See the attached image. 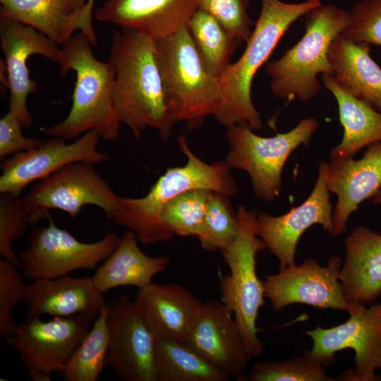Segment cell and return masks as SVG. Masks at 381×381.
Returning <instances> with one entry per match:
<instances>
[{
    "label": "cell",
    "instance_id": "e0dca14e",
    "mask_svg": "<svg viewBox=\"0 0 381 381\" xmlns=\"http://www.w3.org/2000/svg\"><path fill=\"white\" fill-rule=\"evenodd\" d=\"M0 46L9 79L8 109L17 114L23 128L31 127L33 118L27 99L39 90L37 83L30 77L28 59L37 54L59 64L61 48L36 29L5 18H0Z\"/></svg>",
    "mask_w": 381,
    "mask_h": 381
},
{
    "label": "cell",
    "instance_id": "30bf717a",
    "mask_svg": "<svg viewBox=\"0 0 381 381\" xmlns=\"http://www.w3.org/2000/svg\"><path fill=\"white\" fill-rule=\"evenodd\" d=\"M49 225L34 229L28 246L19 252L21 270L28 280L57 278L81 269H95L117 247L121 238L107 233L95 242L84 243L56 226L50 215Z\"/></svg>",
    "mask_w": 381,
    "mask_h": 381
},
{
    "label": "cell",
    "instance_id": "6da1fadb",
    "mask_svg": "<svg viewBox=\"0 0 381 381\" xmlns=\"http://www.w3.org/2000/svg\"><path fill=\"white\" fill-rule=\"evenodd\" d=\"M108 61L114 70L113 97L121 123L138 140L150 127L168 140L173 123L156 60L155 40L130 29L115 30Z\"/></svg>",
    "mask_w": 381,
    "mask_h": 381
},
{
    "label": "cell",
    "instance_id": "484cf974",
    "mask_svg": "<svg viewBox=\"0 0 381 381\" xmlns=\"http://www.w3.org/2000/svg\"><path fill=\"white\" fill-rule=\"evenodd\" d=\"M138 241L133 231H126L114 252L91 277L103 294L123 286L142 288L168 268L169 257L148 256L141 250Z\"/></svg>",
    "mask_w": 381,
    "mask_h": 381
},
{
    "label": "cell",
    "instance_id": "ba28073f",
    "mask_svg": "<svg viewBox=\"0 0 381 381\" xmlns=\"http://www.w3.org/2000/svg\"><path fill=\"white\" fill-rule=\"evenodd\" d=\"M318 122L313 117L302 119L288 132L262 137L245 125L227 128L229 150L226 163L230 169L243 170L250 177L255 195L272 202L280 195L282 171L291 154L299 146H308Z\"/></svg>",
    "mask_w": 381,
    "mask_h": 381
},
{
    "label": "cell",
    "instance_id": "8d00e7d4",
    "mask_svg": "<svg viewBox=\"0 0 381 381\" xmlns=\"http://www.w3.org/2000/svg\"><path fill=\"white\" fill-rule=\"evenodd\" d=\"M349 13L341 35L355 42L381 47V0H362Z\"/></svg>",
    "mask_w": 381,
    "mask_h": 381
},
{
    "label": "cell",
    "instance_id": "ab89813d",
    "mask_svg": "<svg viewBox=\"0 0 381 381\" xmlns=\"http://www.w3.org/2000/svg\"><path fill=\"white\" fill-rule=\"evenodd\" d=\"M30 379L33 381H50L51 375L38 370H30L27 371Z\"/></svg>",
    "mask_w": 381,
    "mask_h": 381
},
{
    "label": "cell",
    "instance_id": "9a60e30c",
    "mask_svg": "<svg viewBox=\"0 0 381 381\" xmlns=\"http://www.w3.org/2000/svg\"><path fill=\"white\" fill-rule=\"evenodd\" d=\"M100 136L95 131L81 135L71 143L54 137L33 149L4 159L0 166V193L20 196L31 183L40 181L63 167L83 162L93 164L109 159L97 150Z\"/></svg>",
    "mask_w": 381,
    "mask_h": 381
},
{
    "label": "cell",
    "instance_id": "d6a6232c",
    "mask_svg": "<svg viewBox=\"0 0 381 381\" xmlns=\"http://www.w3.org/2000/svg\"><path fill=\"white\" fill-rule=\"evenodd\" d=\"M251 381H334L325 374L323 365L306 351L303 356L279 361H257L249 375Z\"/></svg>",
    "mask_w": 381,
    "mask_h": 381
},
{
    "label": "cell",
    "instance_id": "603a6c76",
    "mask_svg": "<svg viewBox=\"0 0 381 381\" xmlns=\"http://www.w3.org/2000/svg\"><path fill=\"white\" fill-rule=\"evenodd\" d=\"M26 318L49 315L68 317L80 313L95 318L106 304L104 294L92 277H73L68 274L32 281L26 286L23 301Z\"/></svg>",
    "mask_w": 381,
    "mask_h": 381
},
{
    "label": "cell",
    "instance_id": "7c38bea8",
    "mask_svg": "<svg viewBox=\"0 0 381 381\" xmlns=\"http://www.w3.org/2000/svg\"><path fill=\"white\" fill-rule=\"evenodd\" d=\"M95 319L84 313L54 317L47 321L41 320L40 316L25 318L16 332L5 340L18 353L26 372L61 373Z\"/></svg>",
    "mask_w": 381,
    "mask_h": 381
},
{
    "label": "cell",
    "instance_id": "4fadbf2b",
    "mask_svg": "<svg viewBox=\"0 0 381 381\" xmlns=\"http://www.w3.org/2000/svg\"><path fill=\"white\" fill-rule=\"evenodd\" d=\"M341 268L338 256L330 257L325 266L314 258H307L298 266L294 265L266 276L262 281L265 296L276 311L299 303L348 312L350 308L340 282Z\"/></svg>",
    "mask_w": 381,
    "mask_h": 381
},
{
    "label": "cell",
    "instance_id": "ac0fdd59",
    "mask_svg": "<svg viewBox=\"0 0 381 381\" xmlns=\"http://www.w3.org/2000/svg\"><path fill=\"white\" fill-rule=\"evenodd\" d=\"M183 342L231 377H241L250 360L232 312L217 300L203 303Z\"/></svg>",
    "mask_w": 381,
    "mask_h": 381
},
{
    "label": "cell",
    "instance_id": "5b68a950",
    "mask_svg": "<svg viewBox=\"0 0 381 381\" xmlns=\"http://www.w3.org/2000/svg\"><path fill=\"white\" fill-rule=\"evenodd\" d=\"M159 67L170 121L184 122L190 131L214 116L222 104L219 78L204 66L188 27L155 40Z\"/></svg>",
    "mask_w": 381,
    "mask_h": 381
},
{
    "label": "cell",
    "instance_id": "7402d4cb",
    "mask_svg": "<svg viewBox=\"0 0 381 381\" xmlns=\"http://www.w3.org/2000/svg\"><path fill=\"white\" fill-rule=\"evenodd\" d=\"M135 303L155 337L183 342L203 304L183 286L153 282L138 289Z\"/></svg>",
    "mask_w": 381,
    "mask_h": 381
},
{
    "label": "cell",
    "instance_id": "cb8c5ba5",
    "mask_svg": "<svg viewBox=\"0 0 381 381\" xmlns=\"http://www.w3.org/2000/svg\"><path fill=\"white\" fill-rule=\"evenodd\" d=\"M344 245L340 282L351 308L381 296V234L360 226L345 238Z\"/></svg>",
    "mask_w": 381,
    "mask_h": 381
},
{
    "label": "cell",
    "instance_id": "5bb4252c",
    "mask_svg": "<svg viewBox=\"0 0 381 381\" xmlns=\"http://www.w3.org/2000/svg\"><path fill=\"white\" fill-rule=\"evenodd\" d=\"M109 304L107 365L125 381H157L155 337L135 301L121 295Z\"/></svg>",
    "mask_w": 381,
    "mask_h": 381
},
{
    "label": "cell",
    "instance_id": "8fae6325",
    "mask_svg": "<svg viewBox=\"0 0 381 381\" xmlns=\"http://www.w3.org/2000/svg\"><path fill=\"white\" fill-rule=\"evenodd\" d=\"M348 313L349 319L340 325L306 331L313 343L311 351L306 352L328 365L334 361L335 353L351 349L355 353L354 369L345 373L341 380H378L375 373L381 371V302L369 307H351Z\"/></svg>",
    "mask_w": 381,
    "mask_h": 381
},
{
    "label": "cell",
    "instance_id": "ffe728a7",
    "mask_svg": "<svg viewBox=\"0 0 381 381\" xmlns=\"http://www.w3.org/2000/svg\"><path fill=\"white\" fill-rule=\"evenodd\" d=\"M199 4L200 0H105L94 17L159 40L188 27Z\"/></svg>",
    "mask_w": 381,
    "mask_h": 381
},
{
    "label": "cell",
    "instance_id": "f35d334b",
    "mask_svg": "<svg viewBox=\"0 0 381 381\" xmlns=\"http://www.w3.org/2000/svg\"><path fill=\"white\" fill-rule=\"evenodd\" d=\"M0 81H1V92L5 95L6 92L9 90V79L5 61L0 60Z\"/></svg>",
    "mask_w": 381,
    "mask_h": 381
},
{
    "label": "cell",
    "instance_id": "d590c367",
    "mask_svg": "<svg viewBox=\"0 0 381 381\" xmlns=\"http://www.w3.org/2000/svg\"><path fill=\"white\" fill-rule=\"evenodd\" d=\"M250 0H200L199 9L209 13L235 40L247 42L252 31Z\"/></svg>",
    "mask_w": 381,
    "mask_h": 381
},
{
    "label": "cell",
    "instance_id": "f546056e",
    "mask_svg": "<svg viewBox=\"0 0 381 381\" xmlns=\"http://www.w3.org/2000/svg\"><path fill=\"white\" fill-rule=\"evenodd\" d=\"M106 303L93 325L64 366L61 375L65 381H97L107 365L109 348Z\"/></svg>",
    "mask_w": 381,
    "mask_h": 381
},
{
    "label": "cell",
    "instance_id": "7a4b0ae2",
    "mask_svg": "<svg viewBox=\"0 0 381 381\" xmlns=\"http://www.w3.org/2000/svg\"><path fill=\"white\" fill-rule=\"evenodd\" d=\"M321 4L320 0H262L259 17L242 55L219 78L222 104L214 116L218 123L226 128L234 125H245L253 131L262 128L261 116L252 100L254 77L290 26Z\"/></svg>",
    "mask_w": 381,
    "mask_h": 381
},
{
    "label": "cell",
    "instance_id": "44dd1931",
    "mask_svg": "<svg viewBox=\"0 0 381 381\" xmlns=\"http://www.w3.org/2000/svg\"><path fill=\"white\" fill-rule=\"evenodd\" d=\"M89 0H0V18L16 20L42 32L59 46L80 30L92 45L97 40Z\"/></svg>",
    "mask_w": 381,
    "mask_h": 381
},
{
    "label": "cell",
    "instance_id": "74e56055",
    "mask_svg": "<svg viewBox=\"0 0 381 381\" xmlns=\"http://www.w3.org/2000/svg\"><path fill=\"white\" fill-rule=\"evenodd\" d=\"M22 124L16 113L9 110L0 120V159L8 155L27 151L40 146L43 142L26 138L22 133Z\"/></svg>",
    "mask_w": 381,
    "mask_h": 381
},
{
    "label": "cell",
    "instance_id": "9c48e42d",
    "mask_svg": "<svg viewBox=\"0 0 381 381\" xmlns=\"http://www.w3.org/2000/svg\"><path fill=\"white\" fill-rule=\"evenodd\" d=\"M30 224L50 216L51 210H60L72 219L86 205L104 210L110 220L120 205V196L100 176L93 164H69L38 181L22 198Z\"/></svg>",
    "mask_w": 381,
    "mask_h": 381
},
{
    "label": "cell",
    "instance_id": "d6986e66",
    "mask_svg": "<svg viewBox=\"0 0 381 381\" xmlns=\"http://www.w3.org/2000/svg\"><path fill=\"white\" fill-rule=\"evenodd\" d=\"M325 179L337 198L332 212V236H337L346 232L347 222L359 205L381 191V141L369 145L360 159H329Z\"/></svg>",
    "mask_w": 381,
    "mask_h": 381
},
{
    "label": "cell",
    "instance_id": "1f68e13d",
    "mask_svg": "<svg viewBox=\"0 0 381 381\" xmlns=\"http://www.w3.org/2000/svg\"><path fill=\"white\" fill-rule=\"evenodd\" d=\"M229 197L211 191L207 200L204 229L198 239L206 251L227 248L236 237L238 224Z\"/></svg>",
    "mask_w": 381,
    "mask_h": 381
},
{
    "label": "cell",
    "instance_id": "83f0119b",
    "mask_svg": "<svg viewBox=\"0 0 381 381\" xmlns=\"http://www.w3.org/2000/svg\"><path fill=\"white\" fill-rule=\"evenodd\" d=\"M155 363L157 381H229L231 376L212 365L187 344L155 337Z\"/></svg>",
    "mask_w": 381,
    "mask_h": 381
},
{
    "label": "cell",
    "instance_id": "e575fe53",
    "mask_svg": "<svg viewBox=\"0 0 381 381\" xmlns=\"http://www.w3.org/2000/svg\"><path fill=\"white\" fill-rule=\"evenodd\" d=\"M18 266L0 259V339H6L17 330L18 324L12 313L24 301L27 285Z\"/></svg>",
    "mask_w": 381,
    "mask_h": 381
},
{
    "label": "cell",
    "instance_id": "d4e9b609",
    "mask_svg": "<svg viewBox=\"0 0 381 381\" xmlns=\"http://www.w3.org/2000/svg\"><path fill=\"white\" fill-rule=\"evenodd\" d=\"M370 51V44L353 42L340 34L329 47L328 59L337 83L381 112V68Z\"/></svg>",
    "mask_w": 381,
    "mask_h": 381
},
{
    "label": "cell",
    "instance_id": "f1b7e54d",
    "mask_svg": "<svg viewBox=\"0 0 381 381\" xmlns=\"http://www.w3.org/2000/svg\"><path fill=\"white\" fill-rule=\"evenodd\" d=\"M188 28L204 66L212 75L220 78L231 64V56L241 42L200 9L193 16Z\"/></svg>",
    "mask_w": 381,
    "mask_h": 381
},
{
    "label": "cell",
    "instance_id": "52a82bcc",
    "mask_svg": "<svg viewBox=\"0 0 381 381\" xmlns=\"http://www.w3.org/2000/svg\"><path fill=\"white\" fill-rule=\"evenodd\" d=\"M255 210L244 205L236 212L238 229L231 245L222 251L229 274L218 272L221 301L232 312L241 330L250 359L260 356L264 345L256 325L260 308L265 305L263 282L256 273V255L266 248L256 234Z\"/></svg>",
    "mask_w": 381,
    "mask_h": 381
},
{
    "label": "cell",
    "instance_id": "2e32d148",
    "mask_svg": "<svg viewBox=\"0 0 381 381\" xmlns=\"http://www.w3.org/2000/svg\"><path fill=\"white\" fill-rule=\"evenodd\" d=\"M326 162L319 164L315 186L308 198L300 205L280 216L265 212L257 213L256 234L266 248L277 257L279 269L296 265L298 243L310 226L320 224L324 231L333 235V207L325 179Z\"/></svg>",
    "mask_w": 381,
    "mask_h": 381
},
{
    "label": "cell",
    "instance_id": "3957f363",
    "mask_svg": "<svg viewBox=\"0 0 381 381\" xmlns=\"http://www.w3.org/2000/svg\"><path fill=\"white\" fill-rule=\"evenodd\" d=\"M180 150L187 157L184 166L168 168L142 198L120 197L118 210L111 218L116 225L133 231L144 244L165 242L174 234L164 225L162 212L177 195L194 189H207L232 197L236 183L225 161L208 164L190 150L185 135L178 138Z\"/></svg>",
    "mask_w": 381,
    "mask_h": 381
},
{
    "label": "cell",
    "instance_id": "4dcf8cb0",
    "mask_svg": "<svg viewBox=\"0 0 381 381\" xmlns=\"http://www.w3.org/2000/svg\"><path fill=\"white\" fill-rule=\"evenodd\" d=\"M210 192L207 189L188 190L165 205L162 219L174 236L201 237Z\"/></svg>",
    "mask_w": 381,
    "mask_h": 381
},
{
    "label": "cell",
    "instance_id": "60d3db41",
    "mask_svg": "<svg viewBox=\"0 0 381 381\" xmlns=\"http://www.w3.org/2000/svg\"><path fill=\"white\" fill-rule=\"evenodd\" d=\"M373 202L375 205H381V191L373 198Z\"/></svg>",
    "mask_w": 381,
    "mask_h": 381
},
{
    "label": "cell",
    "instance_id": "836d02e7",
    "mask_svg": "<svg viewBox=\"0 0 381 381\" xmlns=\"http://www.w3.org/2000/svg\"><path fill=\"white\" fill-rule=\"evenodd\" d=\"M30 224L29 214L22 198L8 193L0 195V255L16 266L21 262L12 248V244L20 238Z\"/></svg>",
    "mask_w": 381,
    "mask_h": 381
},
{
    "label": "cell",
    "instance_id": "8992f818",
    "mask_svg": "<svg viewBox=\"0 0 381 381\" xmlns=\"http://www.w3.org/2000/svg\"><path fill=\"white\" fill-rule=\"evenodd\" d=\"M350 13L333 4H321L305 15L304 34L278 59L265 67L274 97L290 102H308L320 92L319 74L334 75L328 59L333 40L346 27Z\"/></svg>",
    "mask_w": 381,
    "mask_h": 381
},
{
    "label": "cell",
    "instance_id": "b9f144b4",
    "mask_svg": "<svg viewBox=\"0 0 381 381\" xmlns=\"http://www.w3.org/2000/svg\"><path fill=\"white\" fill-rule=\"evenodd\" d=\"M94 4H95V0H89L88 11L92 14V11H93V8H94Z\"/></svg>",
    "mask_w": 381,
    "mask_h": 381
},
{
    "label": "cell",
    "instance_id": "277c9868",
    "mask_svg": "<svg viewBox=\"0 0 381 381\" xmlns=\"http://www.w3.org/2000/svg\"><path fill=\"white\" fill-rule=\"evenodd\" d=\"M92 45L80 32L61 47V76L69 70H73L76 75L72 105L64 120L52 126L40 127L42 133L66 140L90 131H96L107 141L119 138L121 121L113 97L114 70L108 61L104 62L95 56Z\"/></svg>",
    "mask_w": 381,
    "mask_h": 381
},
{
    "label": "cell",
    "instance_id": "4316f807",
    "mask_svg": "<svg viewBox=\"0 0 381 381\" xmlns=\"http://www.w3.org/2000/svg\"><path fill=\"white\" fill-rule=\"evenodd\" d=\"M322 83L334 97L343 127L341 141L333 147L329 159L353 157L360 150L381 141V112L342 89L332 75L322 74Z\"/></svg>",
    "mask_w": 381,
    "mask_h": 381
}]
</instances>
